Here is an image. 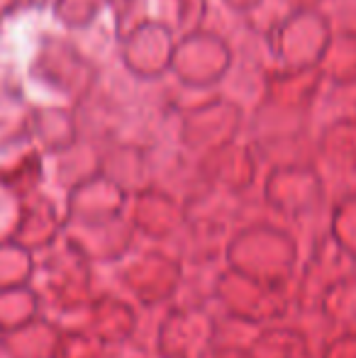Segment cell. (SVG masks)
<instances>
[{
	"label": "cell",
	"mask_w": 356,
	"mask_h": 358,
	"mask_svg": "<svg viewBox=\"0 0 356 358\" xmlns=\"http://www.w3.org/2000/svg\"><path fill=\"white\" fill-rule=\"evenodd\" d=\"M329 71L342 85H356V29H347L329 49Z\"/></svg>",
	"instance_id": "1"
},
{
	"label": "cell",
	"mask_w": 356,
	"mask_h": 358,
	"mask_svg": "<svg viewBox=\"0 0 356 358\" xmlns=\"http://www.w3.org/2000/svg\"><path fill=\"white\" fill-rule=\"evenodd\" d=\"M354 17H356V8H354Z\"/></svg>",
	"instance_id": "2"
}]
</instances>
